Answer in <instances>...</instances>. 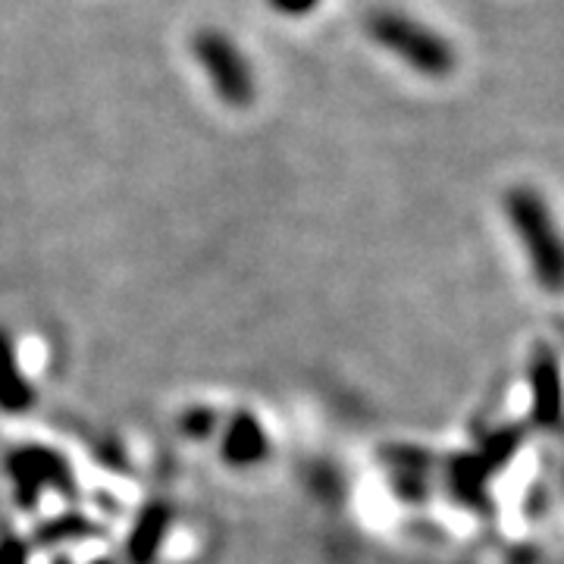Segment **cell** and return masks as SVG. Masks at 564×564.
Masks as SVG:
<instances>
[{
	"mask_svg": "<svg viewBox=\"0 0 564 564\" xmlns=\"http://www.w3.org/2000/svg\"><path fill=\"white\" fill-rule=\"evenodd\" d=\"M505 210L524 239L527 258L533 263L536 280L555 292L562 285V245H558V236H555V226H552L543 198L530 188H511L505 195Z\"/></svg>",
	"mask_w": 564,
	"mask_h": 564,
	"instance_id": "2",
	"label": "cell"
},
{
	"mask_svg": "<svg viewBox=\"0 0 564 564\" xmlns=\"http://www.w3.org/2000/svg\"><path fill=\"white\" fill-rule=\"evenodd\" d=\"M367 32L380 47L395 54L411 69L430 79H445L455 69V47L423 22L411 20L395 10H380L367 20Z\"/></svg>",
	"mask_w": 564,
	"mask_h": 564,
	"instance_id": "1",
	"label": "cell"
},
{
	"mask_svg": "<svg viewBox=\"0 0 564 564\" xmlns=\"http://www.w3.org/2000/svg\"><path fill=\"white\" fill-rule=\"evenodd\" d=\"M195 61L202 63L207 79L214 85V91L220 95L223 104L229 107H248L254 101V73L251 63L245 61V54L226 39L223 32H198L192 41Z\"/></svg>",
	"mask_w": 564,
	"mask_h": 564,
	"instance_id": "3",
	"label": "cell"
},
{
	"mask_svg": "<svg viewBox=\"0 0 564 564\" xmlns=\"http://www.w3.org/2000/svg\"><path fill=\"white\" fill-rule=\"evenodd\" d=\"M25 404H29V386L20 380V370H17L7 345L0 339V408L22 411Z\"/></svg>",
	"mask_w": 564,
	"mask_h": 564,
	"instance_id": "4",
	"label": "cell"
},
{
	"mask_svg": "<svg viewBox=\"0 0 564 564\" xmlns=\"http://www.w3.org/2000/svg\"><path fill=\"white\" fill-rule=\"evenodd\" d=\"M282 17H307L311 10H317L321 0H267Z\"/></svg>",
	"mask_w": 564,
	"mask_h": 564,
	"instance_id": "5",
	"label": "cell"
}]
</instances>
